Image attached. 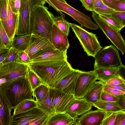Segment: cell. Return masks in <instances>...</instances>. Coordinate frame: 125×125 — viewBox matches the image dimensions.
I'll return each instance as SVG.
<instances>
[{
    "label": "cell",
    "mask_w": 125,
    "mask_h": 125,
    "mask_svg": "<svg viewBox=\"0 0 125 125\" xmlns=\"http://www.w3.org/2000/svg\"><path fill=\"white\" fill-rule=\"evenodd\" d=\"M0 92L12 109L25 100H35L33 91L26 77L10 79L0 84Z\"/></svg>",
    "instance_id": "obj_1"
},
{
    "label": "cell",
    "mask_w": 125,
    "mask_h": 125,
    "mask_svg": "<svg viewBox=\"0 0 125 125\" xmlns=\"http://www.w3.org/2000/svg\"><path fill=\"white\" fill-rule=\"evenodd\" d=\"M29 67L43 83L52 88L74 70L67 59L61 61L50 66L29 64Z\"/></svg>",
    "instance_id": "obj_2"
},
{
    "label": "cell",
    "mask_w": 125,
    "mask_h": 125,
    "mask_svg": "<svg viewBox=\"0 0 125 125\" xmlns=\"http://www.w3.org/2000/svg\"><path fill=\"white\" fill-rule=\"evenodd\" d=\"M54 16L48 11V8L44 5H34L30 17L31 33L45 37L52 41L51 35Z\"/></svg>",
    "instance_id": "obj_3"
},
{
    "label": "cell",
    "mask_w": 125,
    "mask_h": 125,
    "mask_svg": "<svg viewBox=\"0 0 125 125\" xmlns=\"http://www.w3.org/2000/svg\"><path fill=\"white\" fill-rule=\"evenodd\" d=\"M70 25L88 56L94 57L96 53L102 47L96 35L87 31L74 23H70Z\"/></svg>",
    "instance_id": "obj_4"
},
{
    "label": "cell",
    "mask_w": 125,
    "mask_h": 125,
    "mask_svg": "<svg viewBox=\"0 0 125 125\" xmlns=\"http://www.w3.org/2000/svg\"><path fill=\"white\" fill-rule=\"evenodd\" d=\"M94 69L118 66L121 60L118 51L112 45L102 47L95 55Z\"/></svg>",
    "instance_id": "obj_5"
},
{
    "label": "cell",
    "mask_w": 125,
    "mask_h": 125,
    "mask_svg": "<svg viewBox=\"0 0 125 125\" xmlns=\"http://www.w3.org/2000/svg\"><path fill=\"white\" fill-rule=\"evenodd\" d=\"M49 116L37 107L13 115L11 125H46Z\"/></svg>",
    "instance_id": "obj_6"
},
{
    "label": "cell",
    "mask_w": 125,
    "mask_h": 125,
    "mask_svg": "<svg viewBox=\"0 0 125 125\" xmlns=\"http://www.w3.org/2000/svg\"><path fill=\"white\" fill-rule=\"evenodd\" d=\"M44 0H21L19 11L18 23L16 35H22L31 33L30 17L33 6L35 5H44Z\"/></svg>",
    "instance_id": "obj_7"
},
{
    "label": "cell",
    "mask_w": 125,
    "mask_h": 125,
    "mask_svg": "<svg viewBox=\"0 0 125 125\" xmlns=\"http://www.w3.org/2000/svg\"><path fill=\"white\" fill-rule=\"evenodd\" d=\"M60 11L69 15L77 21L82 26L92 30H96L99 27L94 23L88 16L75 9L67 3L58 0H50Z\"/></svg>",
    "instance_id": "obj_8"
},
{
    "label": "cell",
    "mask_w": 125,
    "mask_h": 125,
    "mask_svg": "<svg viewBox=\"0 0 125 125\" xmlns=\"http://www.w3.org/2000/svg\"><path fill=\"white\" fill-rule=\"evenodd\" d=\"M92 16L96 24L106 37L123 55L125 54V41L120 32L94 12L92 11Z\"/></svg>",
    "instance_id": "obj_9"
},
{
    "label": "cell",
    "mask_w": 125,
    "mask_h": 125,
    "mask_svg": "<svg viewBox=\"0 0 125 125\" xmlns=\"http://www.w3.org/2000/svg\"><path fill=\"white\" fill-rule=\"evenodd\" d=\"M31 34L30 44L25 51L29 56L31 61L43 53L56 49L49 39L35 34Z\"/></svg>",
    "instance_id": "obj_10"
},
{
    "label": "cell",
    "mask_w": 125,
    "mask_h": 125,
    "mask_svg": "<svg viewBox=\"0 0 125 125\" xmlns=\"http://www.w3.org/2000/svg\"><path fill=\"white\" fill-rule=\"evenodd\" d=\"M49 93L56 113L66 112L75 98L55 88L49 87Z\"/></svg>",
    "instance_id": "obj_11"
},
{
    "label": "cell",
    "mask_w": 125,
    "mask_h": 125,
    "mask_svg": "<svg viewBox=\"0 0 125 125\" xmlns=\"http://www.w3.org/2000/svg\"><path fill=\"white\" fill-rule=\"evenodd\" d=\"M97 80V76L94 70L87 72L82 71L76 82L74 92L75 97L83 98Z\"/></svg>",
    "instance_id": "obj_12"
},
{
    "label": "cell",
    "mask_w": 125,
    "mask_h": 125,
    "mask_svg": "<svg viewBox=\"0 0 125 125\" xmlns=\"http://www.w3.org/2000/svg\"><path fill=\"white\" fill-rule=\"evenodd\" d=\"M29 65L17 61L0 64V78L4 77L7 81L17 78L26 77Z\"/></svg>",
    "instance_id": "obj_13"
},
{
    "label": "cell",
    "mask_w": 125,
    "mask_h": 125,
    "mask_svg": "<svg viewBox=\"0 0 125 125\" xmlns=\"http://www.w3.org/2000/svg\"><path fill=\"white\" fill-rule=\"evenodd\" d=\"M67 52L55 49L48 51L31 60L29 64L50 66L67 59Z\"/></svg>",
    "instance_id": "obj_14"
},
{
    "label": "cell",
    "mask_w": 125,
    "mask_h": 125,
    "mask_svg": "<svg viewBox=\"0 0 125 125\" xmlns=\"http://www.w3.org/2000/svg\"><path fill=\"white\" fill-rule=\"evenodd\" d=\"M106 112L100 109L90 110L76 118V125H101Z\"/></svg>",
    "instance_id": "obj_15"
},
{
    "label": "cell",
    "mask_w": 125,
    "mask_h": 125,
    "mask_svg": "<svg viewBox=\"0 0 125 125\" xmlns=\"http://www.w3.org/2000/svg\"><path fill=\"white\" fill-rule=\"evenodd\" d=\"M82 71L74 69L53 88L60 90L67 94L74 95L76 82L78 77Z\"/></svg>",
    "instance_id": "obj_16"
},
{
    "label": "cell",
    "mask_w": 125,
    "mask_h": 125,
    "mask_svg": "<svg viewBox=\"0 0 125 125\" xmlns=\"http://www.w3.org/2000/svg\"><path fill=\"white\" fill-rule=\"evenodd\" d=\"M92 105L83 98L75 97L69 106L66 112L74 118H76L90 110Z\"/></svg>",
    "instance_id": "obj_17"
},
{
    "label": "cell",
    "mask_w": 125,
    "mask_h": 125,
    "mask_svg": "<svg viewBox=\"0 0 125 125\" xmlns=\"http://www.w3.org/2000/svg\"><path fill=\"white\" fill-rule=\"evenodd\" d=\"M67 36L54 23L51 35L52 43L57 49L67 52L69 46Z\"/></svg>",
    "instance_id": "obj_18"
},
{
    "label": "cell",
    "mask_w": 125,
    "mask_h": 125,
    "mask_svg": "<svg viewBox=\"0 0 125 125\" xmlns=\"http://www.w3.org/2000/svg\"><path fill=\"white\" fill-rule=\"evenodd\" d=\"M8 26L6 33L11 42L16 35L18 28L19 13L15 14L12 10L10 0H8Z\"/></svg>",
    "instance_id": "obj_19"
},
{
    "label": "cell",
    "mask_w": 125,
    "mask_h": 125,
    "mask_svg": "<svg viewBox=\"0 0 125 125\" xmlns=\"http://www.w3.org/2000/svg\"><path fill=\"white\" fill-rule=\"evenodd\" d=\"M104 84V83L100 81H95L83 98L93 106L94 103L101 100Z\"/></svg>",
    "instance_id": "obj_20"
},
{
    "label": "cell",
    "mask_w": 125,
    "mask_h": 125,
    "mask_svg": "<svg viewBox=\"0 0 125 125\" xmlns=\"http://www.w3.org/2000/svg\"><path fill=\"white\" fill-rule=\"evenodd\" d=\"M76 118L66 112L55 113L49 116L46 125H75Z\"/></svg>",
    "instance_id": "obj_21"
},
{
    "label": "cell",
    "mask_w": 125,
    "mask_h": 125,
    "mask_svg": "<svg viewBox=\"0 0 125 125\" xmlns=\"http://www.w3.org/2000/svg\"><path fill=\"white\" fill-rule=\"evenodd\" d=\"M0 125H11L12 109L4 97L0 94Z\"/></svg>",
    "instance_id": "obj_22"
},
{
    "label": "cell",
    "mask_w": 125,
    "mask_h": 125,
    "mask_svg": "<svg viewBox=\"0 0 125 125\" xmlns=\"http://www.w3.org/2000/svg\"><path fill=\"white\" fill-rule=\"evenodd\" d=\"M98 80L104 83L118 76V66L111 67H101L94 70Z\"/></svg>",
    "instance_id": "obj_23"
},
{
    "label": "cell",
    "mask_w": 125,
    "mask_h": 125,
    "mask_svg": "<svg viewBox=\"0 0 125 125\" xmlns=\"http://www.w3.org/2000/svg\"><path fill=\"white\" fill-rule=\"evenodd\" d=\"M31 37V33L17 35L11 42V46L18 51H25L29 45Z\"/></svg>",
    "instance_id": "obj_24"
},
{
    "label": "cell",
    "mask_w": 125,
    "mask_h": 125,
    "mask_svg": "<svg viewBox=\"0 0 125 125\" xmlns=\"http://www.w3.org/2000/svg\"><path fill=\"white\" fill-rule=\"evenodd\" d=\"M93 106L105 112H117L122 111L117 102H110L100 100Z\"/></svg>",
    "instance_id": "obj_25"
},
{
    "label": "cell",
    "mask_w": 125,
    "mask_h": 125,
    "mask_svg": "<svg viewBox=\"0 0 125 125\" xmlns=\"http://www.w3.org/2000/svg\"><path fill=\"white\" fill-rule=\"evenodd\" d=\"M36 102L37 107L49 116L56 113L50 96L49 91L46 95L43 100L39 101H36Z\"/></svg>",
    "instance_id": "obj_26"
},
{
    "label": "cell",
    "mask_w": 125,
    "mask_h": 125,
    "mask_svg": "<svg viewBox=\"0 0 125 125\" xmlns=\"http://www.w3.org/2000/svg\"><path fill=\"white\" fill-rule=\"evenodd\" d=\"M37 107L35 100L32 99L25 100L14 107L13 115L24 113Z\"/></svg>",
    "instance_id": "obj_27"
},
{
    "label": "cell",
    "mask_w": 125,
    "mask_h": 125,
    "mask_svg": "<svg viewBox=\"0 0 125 125\" xmlns=\"http://www.w3.org/2000/svg\"><path fill=\"white\" fill-rule=\"evenodd\" d=\"M99 15L106 23L114 27L119 32L124 28L122 21L111 14L100 15Z\"/></svg>",
    "instance_id": "obj_28"
},
{
    "label": "cell",
    "mask_w": 125,
    "mask_h": 125,
    "mask_svg": "<svg viewBox=\"0 0 125 125\" xmlns=\"http://www.w3.org/2000/svg\"><path fill=\"white\" fill-rule=\"evenodd\" d=\"M63 14L60 16L55 17L54 18V23L62 31L65 33L67 36L69 35L70 23L64 19Z\"/></svg>",
    "instance_id": "obj_29"
},
{
    "label": "cell",
    "mask_w": 125,
    "mask_h": 125,
    "mask_svg": "<svg viewBox=\"0 0 125 125\" xmlns=\"http://www.w3.org/2000/svg\"><path fill=\"white\" fill-rule=\"evenodd\" d=\"M8 0H0V21L6 32L8 26Z\"/></svg>",
    "instance_id": "obj_30"
},
{
    "label": "cell",
    "mask_w": 125,
    "mask_h": 125,
    "mask_svg": "<svg viewBox=\"0 0 125 125\" xmlns=\"http://www.w3.org/2000/svg\"><path fill=\"white\" fill-rule=\"evenodd\" d=\"M11 46V42L0 21V51L5 49H9Z\"/></svg>",
    "instance_id": "obj_31"
},
{
    "label": "cell",
    "mask_w": 125,
    "mask_h": 125,
    "mask_svg": "<svg viewBox=\"0 0 125 125\" xmlns=\"http://www.w3.org/2000/svg\"><path fill=\"white\" fill-rule=\"evenodd\" d=\"M49 87L43 83H42L33 91V95L36 101H39L43 100L49 92Z\"/></svg>",
    "instance_id": "obj_32"
},
{
    "label": "cell",
    "mask_w": 125,
    "mask_h": 125,
    "mask_svg": "<svg viewBox=\"0 0 125 125\" xmlns=\"http://www.w3.org/2000/svg\"><path fill=\"white\" fill-rule=\"evenodd\" d=\"M26 77L33 91L42 83L38 76L31 70L29 67Z\"/></svg>",
    "instance_id": "obj_33"
},
{
    "label": "cell",
    "mask_w": 125,
    "mask_h": 125,
    "mask_svg": "<svg viewBox=\"0 0 125 125\" xmlns=\"http://www.w3.org/2000/svg\"><path fill=\"white\" fill-rule=\"evenodd\" d=\"M18 51V50L11 46L9 49L5 59L1 64H4L17 61Z\"/></svg>",
    "instance_id": "obj_34"
},
{
    "label": "cell",
    "mask_w": 125,
    "mask_h": 125,
    "mask_svg": "<svg viewBox=\"0 0 125 125\" xmlns=\"http://www.w3.org/2000/svg\"><path fill=\"white\" fill-rule=\"evenodd\" d=\"M115 11L114 9L107 6L103 2L93 11L99 15L111 14Z\"/></svg>",
    "instance_id": "obj_35"
},
{
    "label": "cell",
    "mask_w": 125,
    "mask_h": 125,
    "mask_svg": "<svg viewBox=\"0 0 125 125\" xmlns=\"http://www.w3.org/2000/svg\"><path fill=\"white\" fill-rule=\"evenodd\" d=\"M117 112H106L101 125H114Z\"/></svg>",
    "instance_id": "obj_36"
},
{
    "label": "cell",
    "mask_w": 125,
    "mask_h": 125,
    "mask_svg": "<svg viewBox=\"0 0 125 125\" xmlns=\"http://www.w3.org/2000/svg\"><path fill=\"white\" fill-rule=\"evenodd\" d=\"M17 55V62L29 65L31 60L29 56L25 51L18 50Z\"/></svg>",
    "instance_id": "obj_37"
},
{
    "label": "cell",
    "mask_w": 125,
    "mask_h": 125,
    "mask_svg": "<svg viewBox=\"0 0 125 125\" xmlns=\"http://www.w3.org/2000/svg\"><path fill=\"white\" fill-rule=\"evenodd\" d=\"M101 100L110 102H118L119 98L118 96H116L103 91L101 96Z\"/></svg>",
    "instance_id": "obj_38"
},
{
    "label": "cell",
    "mask_w": 125,
    "mask_h": 125,
    "mask_svg": "<svg viewBox=\"0 0 125 125\" xmlns=\"http://www.w3.org/2000/svg\"><path fill=\"white\" fill-rule=\"evenodd\" d=\"M114 125H125V112L120 111L116 113Z\"/></svg>",
    "instance_id": "obj_39"
},
{
    "label": "cell",
    "mask_w": 125,
    "mask_h": 125,
    "mask_svg": "<svg viewBox=\"0 0 125 125\" xmlns=\"http://www.w3.org/2000/svg\"><path fill=\"white\" fill-rule=\"evenodd\" d=\"M124 83H125V80L119 75L118 76L110 80L105 83L108 85H115Z\"/></svg>",
    "instance_id": "obj_40"
},
{
    "label": "cell",
    "mask_w": 125,
    "mask_h": 125,
    "mask_svg": "<svg viewBox=\"0 0 125 125\" xmlns=\"http://www.w3.org/2000/svg\"><path fill=\"white\" fill-rule=\"evenodd\" d=\"M82 3L83 6L87 10L91 11L94 10L95 0H79Z\"/></svg>",
    "instance_id": "obj_41"
},
{
    "label": "cell",
    "mask_w": 125,
    "mask_h": 125,
    "mask_svg": "<svg viewBox=\"0 0 125 125\" xmlns=\"http://www.w3.org/2000/svg\"><path fill=\"white\" fill-rule=\"evenodd\" d=\"M21 0H10L12 10L13 12L18 14L21 5Z\"/></svg>",
    "instance_id": "obj_42"
},
{
    "label": "cell",
    "mask_w": 125,
    "mask_h": 125,
    "mask_svg": "<svg viewBox=\"0 0 125 125\" xmlns=\"http://www.w3.org/2000/svg\"><path fill=\"white\" fill-rule=\"evenodd\" d=\"M113 9L115 11L125 12V3L117 0L114 3Z\"/></svg>",
    "instance_id": "obj_43"
},
{
    "label": "cell",
    "mask_w": 125,
    "mask_h": 125,
    "mask_svg": "<svg viewBox=\"0 0 125 125\" xmlns=\"http://www.w3.org/2000/svg\"><path fill=\"white\" fill-rule=\"evenodd\" d=\"M103 91L116 96L125 94V92L116 89L104 87Z\"/></svg>",
    "instance_id": "obj_44"
},
{
    "label": "cell",
    "mask_w": 125,
    "mask_h": 125,
    "mask_svg": "<svg viewBox=\"0 0 125 125\" xmlns=\"http://www.w3.org/2000/svg\"><path fill=\"white\" fill-rule=\"evenodd\" d=\"M111 15L121 21L123 27H125V12L115 11Z\"/></svg>",
    "instance_id": "obj_45"
},
{
    "label": "cell",
    "mask_w": 125,
    "mask_h": 125,
    "mask_svg": "<svg viewBox=\"0 0 125 125\" xmlns=\"http://www.w3.org/2000/svg\"><path fill=\"white\" fill-rule=\"evenodd\" d=\"M119 99L118 104L122 111L125 112V94L118 96Z\"/></svg>",
    "instance_id": "obj_46"
},
{
    "label": "cell",
    "mask_w": 125,
    "mask_h": 125,
    "mask_svg": "<svg viewBox=\"0 0 125 125\" xmlns=\"http://www.w3.org/2000/svg\"><path fill=\"white\" fill-rule=\"evenodd\" d=\"M104 87L115 89L125 92V83L115 85H108L104 83Z\"/></svg>",
    "instance_id": "obj_47"
},
{
    "label": "cell",
    "mask_w": 125,
    "mask_h": 125,
    "mask_svg": "<svg viewBox=\"0 0 125 125\" xmlns=\"http://www.w3.org/2000/svg\"><path fill=\"white\" fill-rule=\"evenodd\" d=\"M119 74L125 81V65L121 63L118 66Z\"/></svg>",
    "instance_id": "obj_48"
},
{
    "label": "cell",
    "mask_w": 125,
    "mask_h": 125,
    "mask_svg": "<svg viewBox=\"0 0 125 125\" xmlns=\"http://www.w3.org/2000/svg\"><path fill=\"white\" fill-rule=\"evenodd\" d=\"M9 49H5L0 51V64L4 60Z\"/></svg>",
    "instance_id": "obj_49"
},
{
    "label": "cell",
    "mask_w": 125,
    "mask_h": 125,
    "mask_svg": "<svg viewBox=\"0 0 125 125\" xmlns=\"http://www.w3.org/2000/svg\"><path fill=\"white\" fill-rule=\"evenodd\" d=\"M103 2L108 7L113 9L115 2L118 0H102Z\"/></svg>",
    "instance_id": "obj_50"
},
{
    "label": "cell",
    "mask_w": 125,
    "mask_h": 125,
    "mask_svg": "<svg viewBox=\"0 0 125 125\" xmlns=\"http://www.w3.org/2000/svg\"><path fill=\"white\" fill-rule=\"evenodd\" d=\"M103 3L102 0H95L94 4V10L99 6Z\"/></svg>",
    "instance_id": "obj_51"
},
{
    "label": "cell",
    "mask_w": 125,
    "mask_h": 125,
    "mask_svg": "<svg viewBox=\"0 0 125 125\" xmlns=\"http://www.w3.org/2000/svg\"><path fill=\"white\" fill-rule=\"evenodd\" d=\"M46 2H47L49 5V6H50L54 8L56 10L59 12L60 14V15L62 14V13L61 11H60L51 2L50 0H44ZM63 14V13H62Z\"/></svg>",
    "instance_id": "obj_52"
},
{
    "label": "cell",
    "mask_w": 125,
    "mask_h": 125,
    "mask_svg": "<svg viewBox=\"0 0 125 125\" xmlns=\"http://www.w3.org/2000/svg\"><path fill=\"white\" fill-rule=\"evenodd\" d=\"M7 81L6 79L4 77L0 78V84L5 83Z\"/></svg>",
    "instance_id": "obj_53"
},
{
    "label": "cell",
    "mask_w": 125,
    "mask_h": 125,
    "mask_svg": "<svg viewBox=\"0 0 125 125\" xmlns=\"http://www.w3.org/2000/svg\"><path fill=\"white\" fill-rule=\"evenodd\" d=\"M61 2L65 3H67L66 1L65 0H58Z\"/></svg>",
    "instance_id": "obj_54"
},
{
    "label": "cell",
    "mask_w": 125,
    "mask_h": 125,
    "mask_svg": "<svg viewBox=\"0 0 125 125\" xmlns=\"http://www.w3.org/2000/svg\"><path fill=\"white\" fill-rule=\"evenodd\" d=\"M122 2L125 3V0H118Z\"/></svg>",
    "instance_id": "obj_55"
},
{
    "label": "cell",
    "mask_w": 125,
    "mask_h": 125,
    "mask_svg": "<svg viewBox=\"0 0 125 125\" xmlns=\"http://www.w3.org/2000/svg\"><path fill=\"white\" fill-rule=\"evenodd\" d=\"M94 0L95 1V0Z\"/></svg>",
    "instance_id": "obj_56"
}]
</instances>
